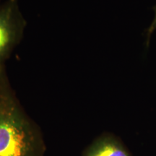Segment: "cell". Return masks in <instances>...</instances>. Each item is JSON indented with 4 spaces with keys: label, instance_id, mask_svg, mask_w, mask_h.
<instances>
[{
    "label": "cell",
    "instance_id": "6da1fadb",
    "mask_svg": "<svg viewBox=\"0 0 156 156\" xmlns=\"http://www.w3.org/2000/svg\"><path fill=\"white\" fill-rule=\"evenodd\" d=\"M44 152L41 134L17 100L5 64H0V156H44Z\"/></svg>",
    "mask_w": 156,
    "mask_h": 156
},
{
    "label": "cell",
    "instance_id": "7a4b0ae2",
    "mask_svg": "<svg viewBox=\"0 0 156 156\" xmlns=\"http://www.w3.org/2000/svg\"><path fill=\"white\" fill-rule=\"evenodd\" d=\"M25 26L17 0L0 5V64H5L20 41Z\"/></svg>",
    "mask_w": 156,
    "mask_h": 156
},
{
    "label": "cell",
    "instance_id": "3957f363",
    "mask_svg": "<svg viewBox=\"0 0 156 156\" xmlns=\"http://www.w3.org/2000/svg\"><path fill=\"white\" fill-rule=\"evenodd\" d=\"M83 156H132L124 143L112 134L97 137L84 151Z\"/></svg>",
    "mask_w": 156,
    "mask_h": 156
},
{
    "label": "cell",
    "instance_id": "277c9868",
    "mask_svg": "<svg viewBox=\"0 0 156 156\" xmlns=\"http://www.w3.org/2000/svg\"><path fill=\"white\" fill-rule=\"evenodd\" d=\"M154 10H155V17H154L153 21L152 23V24L151 25V26L149 27L147 30V45L149 44V40H150V37H151V34H153V31L156 29V5L154 7Z\"/></svg>",
    "mask_w": 156,
    "mask_h": 156
}]
</instances>
